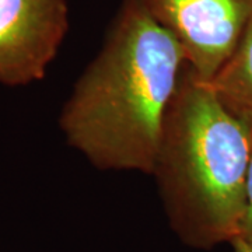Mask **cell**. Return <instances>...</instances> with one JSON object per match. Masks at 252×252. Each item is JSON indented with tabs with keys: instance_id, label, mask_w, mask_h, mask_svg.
<instances>
[{
	"instance_id": "52a82bcc",
	"label": "cell",
	"mask_w": 252,
	"mask_h": 252,
	"mask_svg": "<svg viewBox=\"0 0 252 252\" xmlns=\"http://www.w3.org/2000/svg\"><path fill=\"white\" fill-rule=\"evenodd\" d=\"M231 247L234 248V252H252V241L245 237H235L231 241Z\"/></svg>"
},
{
	"instance_id": "6da1fadb",
	"label": "cell",
	"mask_w": 252,
	"mask_h": 252,
	"mask_svg": "<svg viewBox=\"0 0 252 252\" xmlns=\"http://www.w3.org/2000/svg\"><path fill=\"white\" fill-rule=\"evenodd\" d=\"M185 64L177 38L142 0H124L63 105L59 126L67 144L99 170L152 175Z\"/></svg>"
},
{
	"instance_id": "8992f818",
	"label": "cell",
	"mask_w": 252,
	"mask_h": 252,
	"mask_svg": "<svg viewBox=\"0 0 252 252\" xmlns=\"http://www.w3.org/2000/svg\"><path fill=\"white\" fill-rule=\"evenodd\" d=\"M248 206H247V216H245V221H244L243 231H241V237L248 238L252 241V149H251V160H250V171H248Z\"/></svg>"
},
{
	"instance_id": "5b68a950",
	"label": "cell",
	"mask_w": 252,
	"mask_h": 252,
	"mask_svg": "<svg viewBox=\"0 0 252 252\" xmlns=\"http://www.w3.org/2000/svg\"><path fill=\"white\" fill-rule=\"evenodd\" d=\"M209 84L225 109L252 136V20L234 52Z\"/></svg>"
},
{
	"instance_id": "3957f363",
	"label": "cell",
	"mask_w": 252,
	"mask_h": 252,
	"mask_svg": "<svg viewBox=\"0 0 252 252\" xmlns=\"http://www.w3.org/2000/svg\"><path fill=\"white\" fill-rule=\"evenodd\" d=\"M177 38L187 64L210 83L234 52L252 20V0H142Z\"/></svg>"
},
{
	"instance_id": "7a4b0ae2",
	"label": "cell",
	"mask_w": 252,
	"mask_h": 252,
	"mask_svg": "<svg viewBox=\"0 0 252 252\" xmlns=\"http://www.w3.org/2000/svg\"><path fill=\"white\" fill-rule=\"evenodd\" d=\"M251 149V132L185 64L152 172L182 243L210 250L241 234Z\"/></svg>"
},
{
	"instance_id": "277c9868",
	"label": "cell",
	"mask_w": 252,
	"mask_h": 252,
	"mask_svg": "<svg viewBox=\"0 0 252 252\" xmlns=\"http://www.w3.org/2000/svg\"><path fill=\"white\" fill-rule=\"evenodd\" d=\"M67 31V0H0V84L42 80Z\"/></svg>"
}]
</instances>
